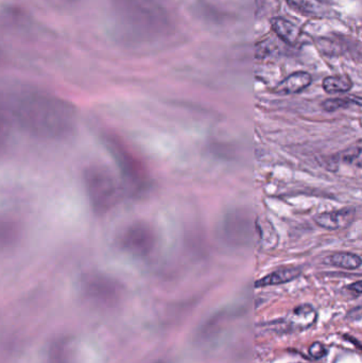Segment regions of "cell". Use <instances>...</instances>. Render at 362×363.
<instances>
[{
    "mask_svg": "<svg viewBox=\"0 0 362 363\" xmlns=\"http://www.w3.org/2000/svg\"><path fill=\"white\" fill-rule=\"evenodd\" d=\"M84 183L91 208L96 215H104L118 200L114 179L106 168L91 166L84 172Z\"/></svg>",
    "mask_w": 362,
    "mask_h": 363,
    "instance_id": "2",
    "label": "cell"
},
{
    "mask_svg": "<svg viewBox=\"0 0 362 363\" xmlns=\"http://www.w3.org/2000/svg\"><path fill=\"white\" fill-rule=\"evenodd\" d=\"M8 118L0 106V155L6 148V140H8Z\"/></svg>",
    "mask_w": 362,
    "mask_h": 363,
    "instance_id": "16",
    "label": "cell"
},
{
    "mask_svg": "<svg viewBox=\"0 0 362 363\" xmlns=\"http://www.w3.org/2000/svg\"><path fill=\"white\" fill-rule=\"evenodd\" d=\"M287 1L293 9L306 14H316L321 8L318 0H287Z\"/></svg>",
    "mask_w": 362,
    "mask_h": 363,
    "instance_id": "14",
    "label": "cell"
},
{
    "mask_svg": "<svg viewBox=\"0 0 362 363\" xmlns=\"http://www.w3.org/2000/svg\"><path fill=\"white\" fill-rule=\"evenodd\" d=\"M356 101L352 98H333V99L325 100L322 104L323 110L327 112H335L342 108H350L351 106H355Z\"/></svg>",
    "mask_w": 362,
    "mask_h": 363,
    "instance_id": "15",
    "label": "cell"
},
{
    "mask_svg": "<svg viewBox=\"0 0 362 363\" xmlns=\"http://www.w3.org/2000/svg\"><path fill=\"white\" fill-rule=\"evenodd\" d=\"M312 83V77L305 72H298L287 77L278 86L274 89V93L278 95H293L301 93L307 89Z\"/></svg>",
    "mask_w": 362,
    "mask_h": 363,
    "instance_id": "6",
    "label": "cell"
},
{
    "mask_svg": "<svg viewBox=\"0 0 362 363\" xmlns=\"http://www.w3.org/2000/svg\"><path fill=\"white\" fill-rule=\"evenodd\" d=\"M17 230L14 224L0 219V247H8L16 239Z\"/></svg>",
    "mask_w": 362,
    "mask_h": 363,
    "instance_id": "13",
    "label": "cell"
},
{
    "mask_svg": "<svg viewBox=\"0 0 362 363\" xmlns=\"http://www.w3.org/2000/svg\"><path fill=\"white\" fill-rule=\"evenodd\" d=\"M104 145L113 159L116 162L123 174V180L132 192H138L144 188L146 179L142 166L114 134L106 133L102 136Z\"/></svg>",
    "mask_w": 362,
    "mask_h": 363,
    "instance_id": "3",
    "label": "cell"
},
{
    "mask_svg": "<svg viewBox=\"0 0 362 363\" xmlns=\"http://www.w3.org/2000/svg\"><path fill=\"white\" fill-rule=\"evenodd\" d=\"M154 243V234L144 223L132 224L120 236L121 247L134 255H148L152 251Z\"/></svg>",
    "mask_w": 362,
    "mask_h": 363,
    "instance_id": "4",
    "label": "cell"
},
{
    "mask_svg": "<svg viewBox=\"0 0 362 363\" xmlns=\"http://www.w3.org/2000/svg\"><path fill=\"white\" fill-rule=\"evenodd\" d=\"M272 28L281 40L289 45H295L300 36V31L293 23L284 18L272 21Z\"/></svg>",
    "mask_w": 362,
    "mask_h": 363,
    "instance_id": "8",
    "label": "cell"
},
{
    "mask_svg": "<svg viewBox=\"0 0 362 363\" xmlns=\"http://www.w3.org/2000/svg\"><path fill=\"white\" fill-rule=\"evenodd\" d=\"M329 262L338 268L355 270L361 266V258L355 254L340 252L329 257Z\"/></svg>",
    "mask_w": 362,
    "mask_h": 363,
    "instance_id": "10",
    "label": "cell"
},
{
    "mask_svg": "<svg viewBox=\"0 0 362 363\" xmlns=\"http://www.w3.org/2000/svg\"><path fill=\"white\" fill-rule=\"evenodd\" d=\"M310 353L312 357L319 359V358H322L323 356L327 354V350H325V347H323L321 343H315V345H312V347H310Z\"/></svg>",
    "mask_w": 362,
    "mask_h": 363,
    "instance_id": "17",
    "label": "cell"
},
{
    "mask_svg": "<svg viewBox=\"0 0 362 363\" xmlns=\"http://www.w3.org/2000/svg\"><path fill=\"white\" fill-rule=\"evenodd\" d=\"M293 315L295 318L293 322H295V324L301 326V328L310 325L314 322L315 318H316V313H315L314 309L310 305H303V306L298 307L293 311Z\"/></svg>",
    "mask_w": 362,
    "mask_h": 363,
    "instance_id": "12",
    "label": "cell"
},
{
    "mask_svg": "<svg viewBox=\"0 0 362 363\" xmlns=\"http://www.w3.org/2000/svg\"><path fill=\"white\" fill-rule=\"evenodd\" d=\"M352 86V80L346 74L327 77L323 81V89L329 94L346 93V91H350Z\"/></svg>",
    "mask_w": 362,
    "mask_h": 363,
    "instance_id": "9",
    "label": "cell"
},
{
    "mask_svg": "<svg viewBox=\"0 0 362 363\" xmlns=\"http://www.w3.org/2000/svg\"><path fill=\"white\" fill-rule=\"evenodd\" d=\"M361 149V140H358L356 145L351 147L348 150L344 151L341 155H338L337 159L340 160L342 163L361 168L362 164Z\"/></svg>",
    "mask_w": 362,
    "mask_h": 363,
    "instance_id": "11",
    "label": "cell"
},
{
    "mask_svg": "<svg viewBox=\"0 0 362 363\" xmlns=\"http://www.w3.org/2000/svg\"><path fill=\"white\" fill-rule=\"evenodd\" d=\"M301 274V269L299 268H282L274 272L270 273L267 277L259 279L256 283V287H266V286L281 285L293 281Z\"/></svg>",
    "mask_w": 362,
    "mask_h": 363,
    "instance_id": "7",
    "label": "cell"
},
{
    "mask_svg": "<svg viewBox=\"0 0 362 363\" xmlns=\"http://www.w3.org/2000/svg\"><path fill=\"white\" fill-rule=\"evenodd\" d=\"M356 217L354 207H344L338 211H327L315 217V221L325 230H337L349 228Z\"/></svg>",
    "mask_w": 362,
    "mask_h": 363,
    "instance_id": "5",
    "label": "cell"
},
{
    "mask_svg": "<svg viewBox=\"0 0 362 363\" xmlns=\"http://www.w3.org/2000/svg\"><path fill=\"white\" fill-rule=\"evenodd\" d=\"M9 121L42 140H62L76 129L77 111L69 102L38 91H21L0 97Z\"/></svg>",
    "mask_w": 362,
    "mask_h": 363,
    "instance_id": "1",
    "label": "cell"
},
{
    "mask_svg": "<svg viewBox=\"0 0 362 363\" xmlns=\"http://www.w3.org/2000/svg\"><path fill=\"white\" fill-rule=\"evenodd\" d=\"M350 289H352L353 291L356 292L357 294H361V281H357L354 285L351 286Z\"/></svg>",
    "mask_w": 362,
    "mask_h": 363,
    "instance_id": "18",
    "label": "cell"
}]
</instances>
